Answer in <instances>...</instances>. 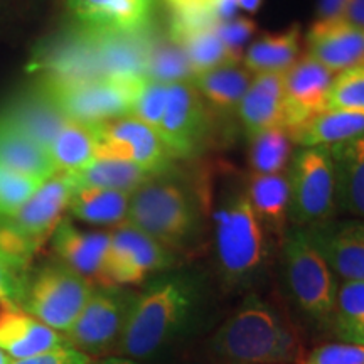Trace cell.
<instances>
[{
	"mask_svg": "<svg viewBox=\"0 0 364 364\" xmlns=\"http://www.w3.org/2000/svg\"><path fill=\"white\" fill-rule=\"evenodd\" d=\"M215 248L223 277L245 284L265 265L268 233L255 215L247 191L228 194L215 215Z\"/></svg>",
	"mask_w": 364,
	"mask_h": 364,
	"instance_id": "277c9868",
	"label": "cell"
},
{
	"mask_svg": "<svg viewBox=\"0 0 364 364\" xmlns=\"http://www.w3.org/2000/svg\"><path fill=\"white\" fill-rule=\"evenodd\" d=\"M11 361H12V359L9 358L7 354L2 351V349H0V364H9V363H11Z\"/></svg>",
	"mask_w": 364,
	"mask_h": 364,
	"instance_id": "7dc6e473",
	"label": "cell"
},
{
	"mask_svg": "<svg viewBox=\"0 0 364 364\" xmlns=\"http://www.w3.org/2000/svg\"><path fill=\"white\" fill-rule=\"evenodd\" d=\"M351 0H318L317 4V21H336L343 19L346 9Z\"/></svg>",
	"mask_w": 364,
	"mask_h": 364,
	"instance_id": "7bdbcfd3",
	"label": "cell"
},
{
	"mask_svg": "<svg viewBox=\"0 0 364 364\" xmlns=\"http://www.w3.org/2000/svg\"><path fill=\"white\" fill-rule=\"evenodd\" d=\"M287 284L297 306L317 321H331L338 297V277L312 243L306 228L295 226L284 236Z\"/></svg>",
	"mask_w": 364,
	"mask_h": 364,
	"instance_id": "52a82bcc",
	"label": "cell"
},
{
	"mask_svg": "<svg viewBox=\"0 0 364 364\" xmlns=\"http://www.w3.org/2000/svg\"><path fill=\"white\" fill-rule=\"evenodd\" d=\"M294 140L284 127L250 136L248 161L255 174H282L292 159Z\"/></svg>",
	"mask_w": 364,
	"mask_h": 364,
	"instance_id": "836d02e7",
	"label": "cell"
},
{
	"mask_svg": "<svg viewBox=\"0 0 364 364\" xmlns=\"http://www.w3.org/2000/svg\"><path fill=\"white\" fill-rule=\"evenodd\" d=\"M306 230L336 277L364 282V220H329Z\"/></svg>",
	"mask_w": 364,
	"mask_h": 364,
	"instance_id": "9a60e30c",
	"label": "cell"
},
{
	"mask_svg": "<svg viewBox=\"0 0 364 364\" xmlns=\"http://www.w3.org/2000/svg\"><path fill=\"white\" fill-rule=\"evenodd\" d=\"M68 7L91 31L112 34L144 33L152 0H66Z\"/></svg>",
	"mask_w": 364,
	"mask_h": 364,
	"instance_id": "e0dca14e",
	"label": "cell"
},
{
	"mask_svg": "<svg viewBox=\"0 0 364 364\" xmlns=\"http://www.w3.org/2000/svg\"><path fill=\"white\" fill-rule=\"evenodd\" d=\"M252 80L253 73L243 65H230L201 73L193 80V86L206 103L208 110L231 113L238 110Z\"/></svg>",
	"mask_w": 364,
	"mask_h": 364,
	"instance_id": "d4e9b609",
	"label": "cell"
},
{
	"mask_svg": "<svg viewBox=\"0 0 364 364\" xmlns=\"http://www.w3.org/2000/svg\"><path fill=\"white\" fill-rule=\"evenodd\" d=\"M343 21L364 31V0H351L346 9Z\"/></svg>",
	"mask_w": 364,
	"mask_h": 364,
	"instance_id": "ee69618b",
	"label": "cell"
},
{
	"mask_svg": "<svg viewBox=\"0 0 364 364\" xmlns=\"http://www.w3.org/2000/svg\"><path fill=\"white\" fill-rule=\"evenodd\" d=\"M248 136L282 127L284 117V73H258L253 75L247 93L236 110Z\"/></svg>",
	"mask_w": 364,
	"mask_h": 364,
	"instance_id": "ffe728a7",
	"label": "cell"
},
{
	"mask_svg": "<svg viewBox=\"0 0 364 364\" xmlns=\"http://www.w3.org/2000/svg\"><path fill=\"white\" fill-rule=\"evenodd\" d=\"M145 76L162 85L193 83L196 78L193 66L179 44L169 39L150 38Z\"/></svg>",
	"mask_w": 364,
	"mask_h": 364,
	"instance_id": "1f68e13d",
	"label": "cell"
},
{
	"mask_svg": "<svg viewBox=\"0 0 364 364\" xmlns=\"http://www.w3.org/2000/svg\"><path fill=\"white\" fill-rule=\"evenodd\" d=\"M0 164L21 174L43 181L58 174L49 156V149L6 115H0Z\"/></svg>",
	"mask_w": 364,
	"mask_h": 364,
	"instance_id": "7402d4cb",
	"label": "cell"
},
{
	"mask_svg": "<svg viewBox=\"0 0 364 364\" xmlns=\"http://www.w3.org/2000/svg\"><path fill=\"white\" fill-rule=\"evenodd\" d=\"M93 284L61 262L46 263L27 277L21 309L65 334L88 302Z\"/></svg>",
	"mask_w": 364,
	"mask_h": 364,
	"instance_id": "8992f818",
	"label": "cell"
},
{
	"mask_svg": "<svg viewBox=\"0 0 364 364\" xmlns=\"http://www.w3.org/2000/svg\"><path fill=\"white\" fill-rule=\"evenodd\" d=\"M262 4L263 0H236V6H238V9L248 14L257 12L258 9L262 7Z\"/></svg>",
	"mask_w": 364,
	"mask_h": 364,
	"instance_id": "bcb514c9",
	"label": "cell"
},
{
	"mask_svg": "<svg viewBox=\"0 0 364 364\" xmlns=\"http://www.w3.org/2000/svg\"><path fill=\"white\" fill-rule=\"evenodd\" d=\"M90 364H139L135 359L130 358H124V356H108V358H102L98 361H93L91 359Z\"/></svg>",
	"mask_w": 364,
	"mask_h": 364,
	"instance_id": "f6af8a7d",
	"label": "cell"
},
{
	"mask_svg": "<svg viewBox=\"0 0 364 364\" xmlns=\"http://www.w3.org/2000/svg\"><path fill=\"white\" fill-rule=\"evenodd\" d=\"M171 11V21L186 24L216 26L236 17V0H164Z\"/></svg>",
	"mask_w": 364,
	"mask_h": 364,
	"instance_id": "d590c367",
	"label": "cell"
},
{
	"mask_svg": "<svg viewBox=\"0 0 364 364\" xmlns=\"http://www.w3.org/2000/svg\"><path fill=\"white\" fill-rule=\"evenodd\" d=\"M216 33L226 46L228 51L235 54L240 61H243L245 46H247L255 34H257V24L248 17H231V19L218 22Z\"/></svg>",
	"mask_w": 364,
	"mask_h": 364,
	"instance_id": "ab89813d",
	"label": "cell"
},
{
	"mask_svg": "<svg viewBox=\"0 0 364 364\" xmlns=\"http://www.w3.org/2000/svg\"><path fill=\"white\" fill-rule=\"evenodd\" d=\"M331 322L341 343L364 346V282L339 287Z\"/></svg>",
	"mask_w": 364,
	"mask_h": 364,
	"instance_id": "d6a6232c",
	"label": "cell"
},
{
	"mask_svg": "<svg viewBox=\"0 0 364 364\" xmlns=\"http://www.w3.org/2000/svg\"><path fill=\"white\" fill-rule=\"evenodd\" d=\"M245 191L255 215L262 221L268 235L284 240L290 211L289 176L282 174H252L248 176Z\"/></svg>",
	"mask_w": 364,
	"mask_h": 364,
	"instance_id": "603a6c76",
	"label": "cell"
},
{
	"mask_svg": "<svg viewBox=\"0 0 364 364\" xmlns=\"http://www.w3.org/2000/svg\"><path fill=\"white\" fill-rule=\"evenodd\" d=\"M208 107L193 83L167 86V100L157 135L172 159L191 157L208 130Z\"/></svg>",
	"mask_w": 364,
	"mask_h": 364,
	"instance_id": "4fadbf2b",
	"label": "cell"
},
{
	"mask_svg": "<svg viewBox=\"0 0 364 364\" xmlns=\"http://www.w3.org/2000/svg\"><path fill=\"white\" fill-rule=\"evenodd\" d=\"M294 144L300 147H334L364 136V112L326 110L294 132Z\"/></svg>",
	"mask_w": 364,
	"mask_h": 364,
	"instance_id": "484cf974",
	"label": "cell"
},
{
	"mask_svg": "<svg viewBox=\"0 0 364 364\" xmlns=\"http://www.w3.org/2000/svg\"><path fill=\"white\" fill-rule=\"evenodd\" d=\"M91 358L88 354L78 351V349L66 348L58 349V351L44 353L34 358L14 359L9 364H90Z\"/></svg>",
	"mask_w": 364,
	"mask_h": 364,
	"instance_id": "b9f144b4",
	"label": "cell"
},
{
	"mask_svg": "<svg viewBox=\"0 0 364 364\" xmlns=\"http://www.w3.org/2000/svg\"><path fill=\"white\" fill-rule=\"evenodd\" d=\"M29 263L0 241V316L22 311L21 302L29 277Z\"/></svg>",
	"mask_w": 364,
	"mask_h": 364,
	"instance_id": "e575fe53",
	"label": "cell"
},
{
	"mask_svg": "<svg viewBox=\"0 0 364 364\" xmlns=\"http://www.w3.org/2000/svg\"><path fill=\"white\" fill-rule=\"evenodd\" d=\"M194 297L193 280L184 275L166 277L135 295L115 346L118 356L135 361L152 356L184 324Z\"/></svg>",
	"mask_w": 364,
	"mask_h": 364,
	"instance_id": "6da1fadb",
	"label": "cell"
},
{
	"mask_svg": "<svg viewBox=\"0 0 364 364\" xmlns=\"http://www.w3.org/2000/svg\"><path fill=\"white\" fill-rule=\"evenodd\" d=\"M213 348L230 364H282L299 358V341L265 300L250 295L226 318Z\"/></svg>",
	"mask_w": 364,
	"mask_h": 364,
	"instance_id": "7a4b0ae2",
	"label": "cell"
},
{
	"mask_svg": "<svg viewBox=\"0 0 364 364\" xmlns=\"http://www.w3.org/2000/svg\"><path fill=\"white\" fill-rule=\"evenodd\" d=\"M130 196L112 189L75 188L68 211L88 225L118 226L127 221Z\"/></svg>",
	"mask_w": 364,
	"mask_h": 364,
	"instance_id": "f1b7e54d",
	"label": "cell"
},
{
	"mask_svg": "<svg viewBox=\"0 0 364 364\" xmlns=\"http://www.w3.org/2000/svg\"><path fill=\"white\" fill-rule=\"evenodd\" d=\"M172 263L174 255L169 248L125 221L110 233L100 287L140 284L152 273L169 268Z\"/></svg>",
	"mask_w": 364,
	"mask_h": 364,
	"instance_id": "30bf717a",
	"label": "cell"
},
{
	"mask_svg": "<svg viewBox=\"0 0 364 364\" xmlns=\"http://www.w3.org/2000/svg\"><path fill=\"white\" fill-rule=\"evenodd\" d=\"M290 184L289 220L299 228L334 220L336 184L329 147H302L287 172Z\"/></svg>",
	"mask_w": 364,
	"mask_h": 364,
	"instance_id": "9c48e42d",
	"label": "cell"
},
{
	"mask_svg": "<svg viewBox=\"0 0 364 364\" xmlns=\"http://www.w3.org/2000/svg\"><path fill=\"white\" fill-rule=\"evenodd\" d=\"M73 184L65 174L46 179L11 220L0 225V240L21 257L33 260L51 238L70 208Z\"/></svg>",
	"mask_w": 364,
	"mask_h": 364,
	"instance_id": "ba28073f",
	"label": "cell"
},
{
	"mask_svg": "<svg viewBox=\"0 0 364 364\" xmlns=\"http://www.w3.org/2000/svg\"><path fill=\"white\" fill-rule=\"evenodd\" d=\"M2 115H6L9 120L19 125L22 130L34 136L39 144H43L48 149L54 136L59 134V130L70 122L46 95L41 98L26 100Z\"/></svg>",
	"mask_w": 364,
	"mask_h": 364,
	"instance_id": "4dcf8cb0",
	"label": "cell"
},
{
	"mask_svg": "<svg viewBox=\"0 0 364 364\" xmlns=\"http://www.w3.org/2000/svg\"><path fill=\"white\" fill-rule=\"evenodd\" d=\"M300 58V27L292 26L280 34L263 36L248 46L241 65L253 75L285 73Z\"/></svg>",
	"mask_w": 364,
	"mask_h": 364,
	"instance_id": "83f0119b",
	"label": "cell"
},
{
	"mask_svg": "<svg viewBox=\"0 0 364 364\" xmlns=\"http://www.w3.org/2000/svg\"><path fill=\"white\" fill-rule=\"evenodd\" d=\"M132 299L118 287L93 289L75 324L65 332L71 348L91 358L117 346Z\"/></svg>",
	"mask_w": 364,
	"mask_h": 364,
	"instance_id": "8fae6325",
	"label": "cell"
},
{
	"mask_svg": "<svg viewBox=\"0 0 364 364\" xmlns=\"http://www.w3.org/2000/svg\"><path fill=\"white\" fill-rule=\"evenodd\" d=\"M329 150L338 211L364 220V136L338 144Z\"/></svg>",
	"mask_w": 364,
	"mask_h": 364,
	"instance_id": "44dd1931",
	"label": "cell"
},
{
	"mask_svg": "<svg viewBox=\"0 0 364 364\" xmlns=\"http://www.w3.org/2000/svg\"><path fill=\"white\" fill-rule=\"evenodd\" d=\"M95 132L98 157L135 164L152 176H161L172 161L157 132L135 117H122L95 125Z\"/></svg>",
	"mask_w": 364,
	"mask_h": 364,
	"instance_id": "7c38bea8",
	"label": "cell"
},
{
	"mask_svg": "<svg viewBox=\"0 0 364 364\" xmlns=\"http://www.w3.org/2000/svg\"><path fill=\"white\" fill-rule=\"evenodd\" d=\"M43 182L0 164V225L11 220Z\"/></svg>",
	"mask_w": 364,
	"mask_h": 364,
	"instance_id": "8d00e7d4",
	"label": "cell"
},
{
	"mask_svg": "<svg viewBox=\"0 0 364 364\" xmlns=\"http://www.w3.org/2000/svg\"><path fill=\"white\" fill-rule=\"evenodd\" d=\"M300 364H364V346L322 344L302 358Z\"/></svg>",
	"mask_w": 364,
	"mask_h": 364,
	"instance_id": "60d3db41",
	"label": "cell"
},
{
	"mask_svg": "<svg viewBox=\"0 0 364 364\" xmlns=\"http://www.w3.org/2000/svg\"><path fill=\"white\" fill-rule=\"evenodd\" d=\"M66 176V174H65ZM75 188H100L120 191V193H135L140 186L152 179L147 171L140 169L135 164L118 161V159L98 157L83 171L66 176Z\"/></svg>",
	"mask_w": 364,
	"mask_h": 364,
	"instance_id": "f546056e",
	"label": "cell"
},
{
	"mask_svg": "<svg viewBox=\"0 0 364 364\" xmlns=\"http://www.w3.org/2000/svg\"><path fill=\"white\" fill-rule=\"evenodd\" d=\"M147 76L127 75L83 81H46L44 95L68 120L100 125L130 117Z\"/></svg>",
	"mask_w": 364,
	"mask_h": 364,
	"instance_id": "5b68a950",
	"label": "cell"
},
{
	"mask_svg": "<svg viewBox=\"0 0 364 364\" xmlns=\"http://www.w3.org/2000/svg\"><path fill=\"white\" fill-rule=\"evenodd\" d=\"M167 86L169 85L157 83V81H152L149 78L145 80L139 95H136L134 107H132L130 117L139 118L140 122H144L145 125H149L150 129L157 132L164 113V107H166Z\"/></svg>",
	"mask_w": 364,
	"mask_h": 364,
	"instance_id": "f35d334b",
	"label": "cell"
},
{
	"mask_svg": "<svg viewBox=\"0 0 364 364\" xmlns=\"http://www.w3.org/2000/svg\"><path fill=\"white\" fill-rule=\"evenodd\" d=\"M157 177L132 193L127 223L174 252L198 233V198L184 184Z\"/></svg>",
	"mask_w": 364,
	"mask_h": 364,
	"instance_id": "3957f363",
	"label": "cell"
},
{
	"mask_svg": "<svg viewBox=\"0 0 364 364\" xmlns=\"http://www.w3.org/2000/svg\"><path fill=\"white\" fill-rule=\"evenodd\" d=\"M53 248L59 262L73 268L100 285L105 257H107L110 233L105 231H83L70 220H63L53 233Z\"/></svg>",
	"mask_w": 364,
	"mask_h": 364,
	"instance_id": "ac0fdd59",
	"label": "cell"
},
{
	"mask_svg": "<svg viewBox=\"0 0 364 364\" xmlns=\"http://www.w3.org/2000/svg\"><path fill=\"white\" fill-rule=\"evenodd\" d=\"M169 39L181 46L196 76L221 66L241 65L240 59L228 51L226 46L223 44L216 33V26L171 21Z\"/></svg>",
	"mask_w": 364,
	"mask_h": 364,
	"instance_id": "cb8c5ba5",
	"label": "cell"
},
{
	"mask_svg": "<svg viewBox=\"0 0 364 364\" xmlns=\"http://www.w3.org/2000/svg\"><path fill=\"white\" fill-rule=\"evenodd\" d=\"M71 348L66 336L46 326L24 311L0 316V349L11 359L34 358L39 354Z\"/></svg>",
	"mask_w": 364,
	"mask_h": 364,
	"instance_id": "d6986e66",
	"label": "cell"
},
{
	"mask_svg": "<svg viewBox=\"0 0 364 364\" xmlns=\"http://www.w3.org/2000/svg\"><path fill=\"white\" fill-rule=\"evenodd\" d=\"M326 110L364 112V66L351 68L334 76Z\"/></svg>",
	"mask_w": 364,
	"mask_h": 364,
	"instance_id": "74e56055",
	"label": "cell"
},
{
	"mask_svg": "<svg viewBox=\"0 0 364 364\" xmlns=\"http://www.w3.org/2000/svg\"><path fill=\"white\" fill-rule=\"evenodd\" d=\"M334 76V73L307 54L284 73L282 127L290 135L326 112L327 95Z\"/></svg>",
	"mask_w": 364,
	"mask_h": 364,
	"instance_id": "5bb4252c",
	"label": "cell"
},
{
	"mask_svg": "<svg viewBox=\"0 0 364 364\" xmlns=\"http://www.w3.org/2000/svg\"><path fill=\"white\" fill-rule=\"evenodd\" d=\"M307 56L334 75L364 66V31L343 19L316 21L306 36Z\"/></svg>",
	"mask_w": 364,
	"mask_h": 364,
	"instance_id": "2e32d148",
	"label": "cell"
},
{
	"mask_svg": "<svg viewBox=\"0 0 364 364\" xmlns=\"http://www.w3.org/2000/svg\"><path fill=\"white\" fill-rule=\"evenodd\" d=\"M49 156L58 174H76L98 157L95 125L68 122L49 145Z\"/></svg>",
	"mask_w": 364,
	"mask_h": 364,
	"instance_id": "4316f807",
	"label": "cell"
}]
</instances>
